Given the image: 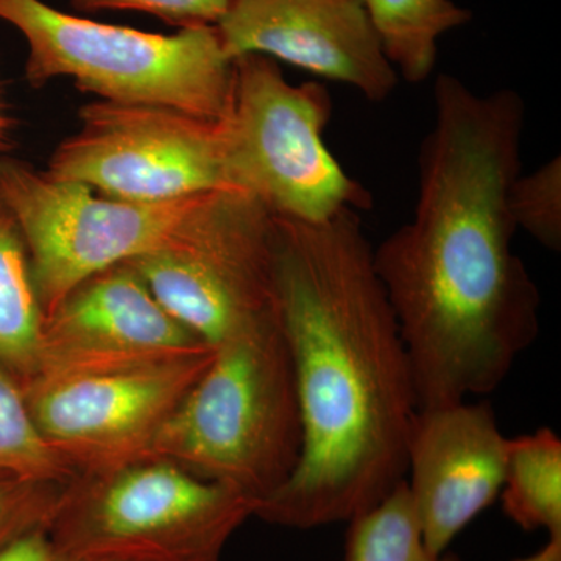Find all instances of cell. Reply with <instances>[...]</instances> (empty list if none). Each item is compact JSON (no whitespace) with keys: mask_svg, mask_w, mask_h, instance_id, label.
Wrapping results in <instances>:
<instances>
[{"mask_svg":"<svg viewBox=\"0 0 561 561\" xmlns=\"http://www.w3.org/2000/svg\"><path fill=\"white\" fill-rule=\"evenodd\" d=\"M434 103L412 219L373 249L419 411L490 394L540 332V290L513 253L508 208L523 172L522 95H481L442 73Z\"/></svg>","mask_w":561,"mask_h":561,"instance_id":"1","label":"cell"},{"mask_svg":"<svg viewBox=\"0 0 561 561\" xmlns=\"http://www.w3.org/2000/svg\"><path fill=\"white\" fill-rule=\"evenodd\" d=\"M275 279L302 448L297 470L254 518L302 530L348 523L404 481L419 413L359 210L319 224L275 217Z\"/></svg>","mask_w":561,"mask_h":561,"instance_id":"2","label":"cell"},{"mask_svg":"<svg viewBox=\"0 0 561 561\" xmlns=\"http://www.w3.org/2000/svg\"><path fill=\"white\" fill-rule=\"evenodd\" d=\"M301 448L294 364L276 312L214 348L150 454L249 497L257 508L289 481Z\"/></svg>","mask_w":561,"mask_h":561,"instance_id":"3","label":"cell"},{"mask_svg":"<svg viewBox=\"0 0 561 561\" xmlns=\"http://www.w3.org/2000/svg\"><path fill=\"white\" fill-rule=\"evenodd\" d=\"M0 21L27 43L25 79L33 88L68 77L103 102L210 121L230 113L234 60L216 25L162 35L72 16L43 0H0Z\"/></svg>","mask_w":561,"mask_h":561,"instance_id":"4","label":"cell"},{"mask_svg":"<svg viewBox=\"0 0 561 561\" xmlns=\"http://www.w3.org/2000/svg\"><path fill=\"white\" fill-rule=\"evenodd\" d=\"M256 504L149 456L66 483L47 535L61 559L221 561Z\"/></svg>","mask_w":561,"mask_h":561,"instance_id":"5","label":"cell"},{"mask_svg":"<svg viewBox=\"0 0 561 561\" xmlns=\"http://www.w3.org/2000/svg\"><path fill=\"white\" fill-rule=\"evenodd\" d=\"M330 91L317 81L291 84L278 61L249 54L234 60L228 113L230 171L279 219L319 224L343 209H368L370 192L332 157L323 131Z\"/></svg>","mask_w":561,"mask_h":561,"instance_id":"6","label":"cell"},{"mask_svg":"<svg viewBox=\"0 0 561 561\" xmlns=\"http://www.w3.org/2000/svg\"><path fill=\"white\" fill-rule=\"evenodd\" d=\"M128 264L210 348L278 312L275 216L245 191L203 194L168 241Z\"/></svg>","mask_w":561,"mask_h":561,"instance_id":"7","label":"cell"},{"mask_svg":"<svg viewBox=\"0 0 561 561\" xmlns=\"http://www.w3.org/2000/svg\"><path fill=\"white\" fill-rule=\"evenodd\" d=\"M80 122L51 154L46 172L55 179L136 203L236 190L227 117L98 101L80 110Z\"/></svg>","mask_w":561,"mask_h":561,"instance_id":"8","label":"cell"},{"mask_svg":"<svg viewBox=\"0 0 561 561\" xmlns=\"http://www.w3.org/2000/svg\"><path fill=\"white\" fill-rule=\"evenodd\" d=\"M0 195L24 236L46 317L81 280L157 250L203 194L164 203L117 201L0 158Z\"/></svg>","mask_w":561,"mask_h":561,"instance_id":"9","label":"cell"},{"mask_svg":"<svg viewBox=\"0 0 561 561\" xmlns=\"http://www.w3.org/2000/svg\"><path fill=\"white\" fill-rule=\"evenodd\" d=\"M213 351L125 370L35 376L22 389L41 434L77 474L106 470L149 456Z\"/></svg>","mask_w":561,"mask_h":561,"instance_id":"10","label":"cell"},{"mask_svg":"<svg viewBox=\"0 0 561 561\" xmlns=\"http://www.w3.org/2000/svg\"><path fill=\"white\" fill-rule=\"evenodd\" d=\"M206 350L122 262L81 280L44 317L35 376L125 370Z\"/></svg>","mask_w":561,"mask_h":561,"instance_id":"11","label":"cell"},{"mask_svg":"<svg viewBox=\"0 0 561 561\" xmlns=\"http://www.w3.org/2000/svg\"><path fill=\"white\" fill-rule=\"evenodd\" d=\"M216 27L231 60L264 55L350 84L370 102L400 83L362 0H232Z\"/></svg>","mask_w":561,"mask_h":561,"instance_id":"12","label":"cell"},{"mask_svg":"<svg viewBox=\"0 0 561 561\" xmlns=\"http://www.w3.org/2000/svg\"><path fill=\"white\" fill-rule=\"evenodd\" d=\"M507 440L489 402L468 400L416 413L405 483L432 552L448 551L500 497Z\"/></svg>","mask_w":561,"mask_h":561,"instance_id":"13","label":"cell"},{"mask_svg":"<svg viewBox=\"0 0 561 561\" xmlns=\"http://www.w3.org/2000/svg\"><path fill=\"white\" fill-rule=\"evenodd\" d=\"M43 327L27 245L0 195V365L21 383L38 371Z\"/></svg>","mask_w":561,"mask_h":561,"instance_id":"14","label":"cell"},{"mask_svg":"<svg viewBox=\"0 0 561 561\" xmlns=\"http://www.w3.org/2000/svg\"><path fill=\"white\" fill-rule=\"evenodd\" d=\"M387 60L409 83L430 79L437 43L471 21V11L453 0H362Z\"/></svg>","mask_w":561,"mask_h":561,"instance_id":"15","label":"cell"},{"mask_svg":"<svg viewBox=\"0 0 561 561\" xmlns=\"http://www.w3.org/2000/svg\"><path fill=\"white\" fill-rule=\"evenodd\" d=\"M502 507L516 526L561 537V440L548 427L508 438Z\"/></svg>","mask_w":561,"mask_h":561,"instance_id":"16","label":"cell"},{"mask_svg":"<svg viewBox=\"0 0 561 561\" xmlns=\"http://www.w3.org/2000/svg\"><path fill=\"white\" fill-rule=\"evenodd\" d=\"M346 524L345 561H459L427 548L405 479Z\"/></svg>","mask_w":561,"mask_h":561,"instance_id":"17","label":"cell"},{"mask_svg":"<svg viewBox=\"0 0 561 561\" xmlns=\"http://www.w3.org/2000/svg\"><path fill=\"white\" fill-rule=\"evenodd\" d=\"M0 474L69 483L77 472L47 443L33 419L20 379L0 365Z\"/></svg>","mask_w":561,"mask_h":561,"instance_id":"18","label":"cell"},{"mask_svg":"<svg viewBox=\"0 0 561 561\" xmlns=\"http://www.w3.org/2000/svg\"><path fill=\"white\" fill-rule=\"evenodd\" d=\"M508 208L518 230L545 249H561V158L531 173H519L508 192Z\"/></svg>","mask_w":561,"mask_h":561,"instance_id":"19","label":"cell"},{"mask_svg":"<svg viewBox=\"0 0 561 561\" xmlns=\"http://www.w3.org/2000/svg\"><path fill=\"white\" fill-rule=\"evenodd\" d=\"M65 486L0 474V552L33 530L47 529Z\"/></svg>","mask_w":561,"mask_h":561,"instance_id":"20","label":"cell"},{"mask_svg":"<svg viewBox=\"0 0 561 561\" xmlns=\"http://www.w3.org/2000/svg\"><path fill=\"white\" fill-rule=\"evenodd\" d=\"M81 11H138L180 28L217 25L232 0H70Z\"/></svg>","mask_w":561,"mask_h":561,"instance_id":"21","label":"cell"},{"mask_svg":"<svg viewBox=\"0 0 561 561\" xmlns=\"http://www.w3.org/2000/svg\"><path fill=\"white\" fill-rule=\"evenodd\" d=\"M47 529H36L7 546L0 552V561H58Z\"/></svg>","mask_w":561,"mask_h":561,"instance_id":"22","label":"cell"},{"mask_svg":"<svg viewBox=\"0 0 561 561\" xmlns=\"http://www.w3.org/2000/svg\"><path fill=\"white\" fill-rule=\"evenodd\" d=\"M515 561H561V537H548L538 551Z\"/></svg>","mask_w":561,"mask_h":561,"instance_id":"23","label":"cell"},{"mask_svg":"<svg viewBox=\"0 0 561 561\" xmlns=\"http://www.w3.org/2000/svg\"><path fill=\"white\" fill-rule=\"evenodd\" d=\"M7 122L2 114V106H0V144H2L3 135H5Z\"/></svg>","mask_w":561,"mask_h":561,"instance_id":"24","label":"cell"},{"mask_svg":"<svg viewBox=\"0 0 561 561\" xmlns=\"http://www.w3.org/2000/svg\"><path fill=\"white\" fill-rule=\"evenodd\" d=\"M58 561H110V560H91V559H58Z\"/></svg>","mask_w":561,"mask_h":561,"instance_id":"25","label":"cell"}]
</instances>
